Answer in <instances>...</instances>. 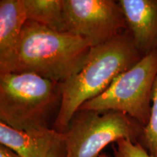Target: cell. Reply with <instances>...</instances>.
Masks as SVG:
<instances>
[{
  "label": "cell",
  "mask_w": 157,
  "mask_h": 157,
  "mask_svg": "<svg viewBox=\"0 0 157 157\" xmlns=\"http://www.w3.org/2000/svg\"><path fill=\"white\" fill-rule=\"evenodd\" d=\"M91 49L82 37L28 21L17 44L0 55V74H34L60 83L82 69Z\"/></svg>",
  "instance_id": "6da1fadb"
},
{
  "label": "cell",
  "mask_w": 157,
  "mask_h": 157,
  "mask_svg": "<svg viewBox=\"0 0 157 157\" xmlns=\"http://www.w3.org/2000/svg\"><path fill=\"white\" fill-rule=\"evenodd\" d=\"M143 57L128 30L105 44L92 48L82 69L60 83L61 100L52 128L66 132L71 119L84 103L105 92L116 78Z\"/></svg>",
  "instance_id": "7a4b0ae2"
},
{
  "label": "cell",
  "mask_w": 157,
  "mask_h": 157,
  "mask_svg": "<svg viewBox=\"0 0 157 157\" xmlns=\"http://www.w3.org/2000/svg\"><path fill=\"white\" fill-rule=\"evenodd\" d=\"M61 100L60 83L34 74H0V122L19 131L50 127Z\"/></svg>",
  "instance_id": "3957f363"
},
{
  "label": "cell",
  "mask_w": 157,
  "mask_h": 157,
  "mask_svg": "<svg viewBox=\"0 0 157 157\" xmlns=\"http://www.w3.org/2000/svg\"><path fill=\"white\" fill-rule=\"evenodd\" d=\"M156 76L157 49L121 74L105 92L84 103L78 111L121 112L146 127L151 117L152 89Z\"/></svg>",
  "instance_id": "277c9868"
},
{
  "label": "cell",
  "mask_w": 157,
  "mask_h": 157,
  "mask_svg": "<svg viewBox=\"0 0 157 157\" xmlns=\"http://www.w3.org/2000/svg\"><path fill=\"white\" fill-rule=\"evenodd\" d=\"M145 127L121 112L78 111L65 132L66 157H100L108 145L121 138L140 143Z\"/></svg>",
  "instance_id": "5b68a950"
},
{
  "label": "cell",
  "mask_w": 157,
  "mask_h": 157,
  "mask_svg": "<svg viewBox=\"0 0 157 157\" xmlns=\"http://www.w3.org/2000/svg\"><path fill=\"white\" fill-rule=\"evenodd\" d=\"M66 32L100 46L127 30L119 2L113 0H63Z\"/></svg>",
  "instance_id": "8992f818"
},
{
  "label": "cell",
  "mask_w": 157,
  "mask_h": 157,
  "mask_svg": "<svg viewBox=\"0 0 157 157\" xmlns=\"http://www.w3.org/2000/svg\"><path fill=\"white\" fill-rule=\"evenodd\" d=\"M0 143L21 157H66V134L52 127L19 131L0 122Z\"/></svg>",
  "instance_id": "52a82bcc"
},
{
  "label": "cell",
  "mask_w": 157,
  "mask_h": 157,
  "mask_svg": "<svg viewBox=\"0 0 157 157\" xmlns=\"http://www.w3.org/2000/svg\"><path fill=\"white\" fill-rule=\"evenodd\" d=\"M127 30L143 56L157 49V0H119Z\"/></svg>",
  "instance_id": "ba28073f"
},
{
  "label": "cell",
  "mask_w": 157,
  "mask_h": 157,
  "mask_svg": "<svg viewBox=\"0 0 157 157\" xmlns=\"http://www.w3.org/2000/svg\"><path fill=\"white\" fill-rule=\"evenodd\" d=\"M27 21L24 0L0 1V55L17 44Z\"/></svg>",
  "instance_id": "9c48e42d"
},
{
  "label": "cell",
  "mask_w": 157,
  "mask_h": 157,
  "mask_svg": "<svg viewBox=\"0 0 157 157\" xmlns=\"http://www.w3.org/2000/svg\"><path fill=\"white\" fill-rule=\"evenodd\" d=\"M24 5L28 21L66 32L63 0H24Z\"/></svg>",
  "instance_id": "30bf717a"
},
{
  "label": "cell",
  "mask_w": 157,
  "mask_h": 157,
  "mask_svg": "<svg viewBox=\"0 0 157 157\" xmlns=\"http://www.w3.org/2000/svg\"><path fill=\"white\" fill-rule=\"evenodd\" d=\"M140 143L152 157H157V76L153 85L151 111L149 122L145 127Z\"/></svg>",
  "instance_id": "8fae6325"
},
{
  "label": "cell",
  "mask_w": 157,
  "mask_h": 157,
  "mask_svg": "<svg viewBox=\"0 0 157 157\" xmlns=\"http://www.w3.org/2000/svg\"><path fill=\"white\" fill-rule=\"evenodd\" d=\"M113 157H152L140 143L121 138L111 144Z\"/></svg>",
  "instance_id": "7c38bea8"
},
{
  "label": "cell",
  "mask_w": 157,
  "mask_h": 157,
  "mask_svg": "<svg viewBox=\"0 0 157 157\" xmlns=\"http://www.w3.org/2000/svg\"><path fill=\"white\" fill-rule=\"evenodd\" d=\"M0 157H21L8 147L0 145Z\"/></svg>",
  "instance_id": "4fadbf2b"
},
{
  "label": "cell",
  "mask_w": 157,
  "mask_h": 157,
  "mask_svg": "<svg viewBox=\"0 0 157 157\" xmlns=\"http://www.w3.org/2000/svg\"><path fill=\"white\" fill-rule=\"evenodd\" d=\"M100 157H111V156H107V155H105V154H101V156H100Z\"/></svg>",
  "instance_id": "5bb4252c"
}]
</instances>
